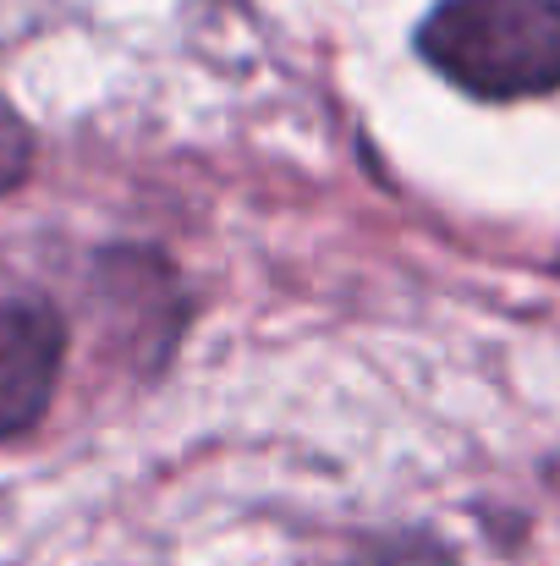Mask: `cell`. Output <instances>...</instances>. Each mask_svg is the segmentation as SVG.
I'll return each mask as SVG.
<instances>
[{"mask_svg":"<svg viewBox=\"0 0 560 566\" xmlns=\"http://www.w3.org/2000/svg\"><path fill=\"white\" fill-rule=\"evenodd\" d=\"M418 50L478 99L550 94L560 88V0H440Z\"/></svg>","mask_w":560,"mask_h":566,"instance_id":"6da1fadb","label":"cell"},{"mask_svg":"<svg viewBox=\"0 0 560 566\" xmlns=\"http://www.w3.org/2000/svg\"><path fill=\"white\" fill-rule=\"evenodd\" d=\"M66 325L44 297H0V440L33 429L55 396Z\"/></svg>","mask_w":560,"mask_h":566,"instance_id":"7a4b0ae2","label":"cell"},{"mask_svg":"<svg viewBox=\"0 0 560 566\" xmlns=\"http://www.w3.org/2000/svg\"><path fill=\"white\" fill-rule=\"evenodd\" d=\"M358 566H456V556L429 534H390V539H373Z\"/></svg>","mask_w":560,"mask_h":566,"instance_id":"3957f363","label":"cell"},{"mask_svg":"<svg viewBox=\"0 0 560 566\" xmlns=\"http://www.w3.org/2000/svg\"><path fill=\"white\" fill-rule=\"evenodd\" d=\"M33 166V133L17 116V105L0 94V192H11Z\"/></svg>","mask_w":560,"mask_h":566,"instance_id":"277c9868","label":"cell"}]
</instances>
